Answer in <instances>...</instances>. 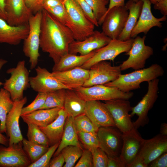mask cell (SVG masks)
<instances>
[{
	"mask_svg": "<svg viewBox=\"0 0 167 167\" xmlns=\"http://www.w3.org/2000/svg\"><path fill=\"white\" fill-rule=\"evenodd\" d=\"M75 40L71 30L44 9L42 10L40 47L49 54L54 64L68 53L69 45Z\"/></svg>",
	"mask_w": 167,
	"mask_h": 167,
	"instance_id": "cell-1",
	"label": "cell"
},
{
	"mask_svg": "<svg viewBox=\"0 0 167 167\" xmlns=\"http://www.w3.org/2000/svg\"><path fill=\"white\" fill-rule=\"evenodd\" d=\"M164 73L163 67L155 63L147 68L136 70L128 74H121L115 80L104 85L116 88L124 92H128L139 88L141 83L162 76Z\"/></svg>",
	"mask_w": 167,
	"mask_h": 167,
	"instance_id": "cell-2",
	"label": "cell"
},
{
	"mask_svg": "<svg viewBox=\"0 0 167 167\" xmlns=\"http://www.w3.org/2000/svg\"><path fill=\"white\" fill-rule=\"evenodd\" d=\"M69 18L67 27L75 40L82 41L92 34L95 26L74 0H63Z\"/></svg>",
	"mask_w": 167,
	"mask_h": 167,
	"instance_id": "cell-3",
	"label": "cell"
},
{
	"mask_svg": "<svg viewBox=\"0 0 167 167\" xmlns=\"http://www.w3.org/2000/svg\"><path fill=\"white\" fill-rule=\"evenodd\" d=\"M41 18L42 11L30 18L28 22L29 32L24 40L23 50L25 55L29 59L31 70L36 67L40 56L39 49Z\"/></svg>",
	"mask_w": 167,
	"mask_h": 167,
	"instance_id": "cell-4",
	"label": "cell"
},
{
	"mask_svg": "<svg viewBox=\"0 0 167 167\" xmlns=\"http://www.w3.org/2000/svg\"><path fill=\"white\" fill-rule=\"evenodd\" d=\"M6 73L11 76L5 80L3 88L10 93L13 101L22 99L24 91L30 86L29 72L25 66V61H19L15 67L8 69Z\"/></svg>",
	"mask_w": 167,
	"mask_h": 167,
	"instance_id": "cell-5",
	"label": "cell"
},
{
	"mask_svg": "<svg viewBox=\"0 0 167 167\" xmlns=\"http://www.w3.org/2000/svg\"><path fill=\"white\" fill-rule=\"evenodd\" d=\"M73 90L79 97L86 101H106L117 99L128 100L134 95L132 92H124L116 88L104 85H96L88 87L82 86Z\"/></svg>",
	"mask_w": 167,
	"mask_h": 167,
	"instance_id": "cell-6",
	"label": "cell"
},
{
	"mask_svg": "<svg viewBox=\"0 0 167 167\" xmlns=\"http://www.w3.org/2000/svg\"><path fill=\"white\" fill-rule=\"evenodd\" d=\"M159 82L158 78L147 82L148 90L147 93L136 105L132 107L130 114L131 117L135 114L138 116L137 120L133 123L134 127L137 129L148 123V113L158 97Z\"/></svg>",
	"mask_w": 167,
	"mask_h": 167,
	"instance_id": "cell-7",
	"label": "cell"
},
{
	"mask_svg": "<svg viewBox=\"0 0 167 167\" xmlns=\"http://www.w3.org/2000/svg\"><path fill=\"white\" fill-rule=\"evenodd\" d=\"M145 36H137L134 38L132 46L125 54L129 56L126 60L120 65L121 71L131 68L135 70L143 68L146 60L153 54V49L145 44Z\"/></svg>",
	"mask_w": 167,
	"mask_h": 167,
	"instance_id": "cell-8",
	"label": "cell"
},
{
	"mask_svg": "<svg viewBox=\"0 0 167 167\" xmlns=\"http://www.w3.org/2000/svg\"><path fill=\"white\" fill-rule=\"evenodd\" d=\"M133 41L134 39L132 38L124 41L118 39H111L107 45L96 50L93 56L80 67L89 70L92 65L101 61L109 60L114 62L119 55L129 51Z\"/></svg>",
	"mask_w": 167,
	"mask_h": 167,
	"instance_id": "cell-9",
	"label": "cell"
},
{
	"mask_svg": "<svg viewBox=\"0 0 167 167\" xmlns=\"http://www.w3.org/2000/svg\"><path fill=\"white\" fill-rule=\"evenodd\" d=\"M110 112L115 127L123 133L134 127L129 112L132 107L128 100L115 99L105 101L103 103Z\"/></svg>",
	"mask_w": 167,
	"mask_h": 167,
	"instance_id": "cell-10",
	"label": "cell"
},
{
	"mask_svg": "<svg viewBox=\"0 0 167 167\" xmlns=\"http://www.w3.org/2000/svg\"><path fill=\"white\" fill-rule=\"evenodd\" d=\"M125 6L113 7L105 15L102 32L111 39H117L125 26L129 11Z\"/></svg>",
	"mask_w": 167,
	"mask_h": 167,
	"instance_id": "cell-11",
	"label": "cell"
},
{
	"mask_svg": "<svg viewBox=\"0 0 167 167\" xmlns=\"http://www.w3.org/2000/svg\"><path fill=\"white\" fill-rule=\"evenodd\" d=\"M89 78L83 87L104 85L117 79L122 74L120 65L112 66L106 61H101L92 65L89 69Z\"/></svg>",
	"mask_w": 167,
	"mask_h": 167,
	"instance_id": "cell-12",
	"label": "cell"
},
{
	"mask_svg": "<svg viewBox=\"0 0 167 167\" xmlns=\"http://www.w3.org/2000/svg\"><path fill=\"white\" fill-rule=\"evenodd\" d=\"M5 146L0 145V167H28L31 164L22 141Z\"/></svg>",
	"mask_w": 167,
	"mask_h": 167,
	"instance_id": "cell-13",
	"label": "cell"
},
{
	"mask_svg": "<svg viewBox=\"0 0 167 167\" xmlns=\"http://www.w3.org/2000/svg\"><path fill=\"white\" fill-rule=\"evenodd\" d=\"M113 127H101L97 132L100 147L108 157L119 156L122 143V133Z\"/></svg>",
	"mask_w": 167,
	"mask_h": 167,
	"instance_id": "cell-14",
	"label": "cell"
},
{
	"mask_svg": "<svg viewBox=\"0 0 167 167\" xmlns=\"http://www.w3.org/2000/svg\"><path fill=\"white\" fill-rule=\"evenodd\" d=\"M111 39L102 32L94 30L91 35L81 41L75 40L69 45L68 53L80 55L88 54L92 51L99 49L108 44Z\"/></svg>",
	"mask_w": 167,
	"mask_h": 167,
	"instance_id": "cell-15",
	"label": "cell"
},
{
	"mask_svg": "<svg viewBox=\"0 0 167 167\" xmlns=\"http://www.w3.org/2000/svg\"><path fill=\"white\" fill-rule=\"evenodd\" d=\"M122 146L119 157L127 167L138 155L144 141L134 127L122 133Z\"/></svg>",
	"mask_w": 167,
	"mask_h": 167,
	"instance_id": "cell-16",
	"label": "cell"
},
{
	"mask_svg": "<svg viewBox=\"0 0 167 167\" xmlns=\"http://www.w3.org/2000/svg\"><path fill=\"white\" fill-rule=\"evenodd\" d=\"M27 101L26 96L14 101L13 107L8 113L6 120V134L9 138L8 145L22 141L23 139L19 126L21 110Z\"/></svg>",
	"mask_w": 167,
	"mask_h": 167,
	"instance_id": "cell-17",
	"label": "cell"
},
{
	"mask_svg": "<svg viewBox=\"0 0 167 167\" xmlns=\"http://www.w3.org/2000/svg\"><path fill=\"white\" fill-rule=\"evenodd\" d=\"M36 75L29 77L30 86L38 93L47 92L61 89H70L54 77L46 68L38 66Z\"/></svg>",
	"mask_w": 167,
	"mask_h": 167,
	"instance_id": "cell-18",
	"label": "cell"
},
{
	"mask_svg": "<svg viewBox=\"0 0 167 167\" xmlns=\"http://www.w3.org/2000/svg\"><path fill=\"white\" fill-rule=\"evenodd\" d=\"M5 9L6 21L12 26L28 24L30 18L33 15L24 0H6Z\"/></svg>",
	"mask_w": 167,
	"mask_h": 167,
	"instance_id": "cell-19",
	"label": "cell"
},
{
	"mask_svg": "<svg viewBox=\"0 0 167 167\" xmlns=\"http://www.w3.org/2000/svg\"><path fill=\"white\" fill-rule=\"evenodd\" d=\"M143 5L140 15L137 23L132 30L131 38H134L141 33L146 34L152 27H162L161 22L165 21L166 16L156 18L152 14L151 10V3L149 0H143Z\"/></svg>",
	"mask_w": 167,
	"mask_h": 167,
	"instance_id": "cell-20",
	"label": "cell"
},
{
	"mask_svg": "<svg viewBox=\"0 0 167 167\" xmlns=\"http://www.w3.org/2000/svg\"><path fill=\"white\" fill-rule=\"evenodd\" d=\"M84 113L99 128L101 127H115L109 111L103 103L99 100L87 101Z\"/></svg>",
	"mask_w": 167,
	"mask_h": 167,
	"instance_id": "cell-21",
	"label": "cell"
},
{
	"mask_svg": "<svg viewBox=\"0 0 167 167\" xmlns=\"http://www.w3.org/2000/svg\"><path fill=\"white\" fill-rule=\"evenodd\" d=\"M167 152V136L161 134L145 141L138 154L148 165L163 153Z\"/></svg>",
	"mask_w": 167,
	"mask_h": 167,
	"instance_id": "cell-22",
	"label": "cell"
},
{
	"mask_svg": "<svg viewBox=\"0 0 167 167\" xmlns=\"http://www.w3.org/2000/svg\"><path fill=\"white\" fill-rule=\"evenodd\" d=\"M53 76L70 89L83 86L89 78V70L77 67L62 71L52 72Z\"/></svg>",
	"mask_w": 167,
	"mask_h": 167,
	"instance_id": "cell-23",
	"label": "cell"
},
{
	"mask_svg": "<svg viewBox=\"0 0 167 167\" xmlns=\"http://www.w3.org/2000/svg\"><path fill=\"white\" fill-rule=\"evenodd\" d=\"M28 24L12 26L6 20L0 18V43L17 45L27 36Z\"/></svg>",
	"mask_w": 167,
	"mask_h": 167,
	"instance_id": "cell-24",
	"label": "cell"
},
{
	"mask_svg": "<svg viewBox=\"0 0 167 167\" xmlns=\"http://www.w3.org/2000/svg\"><path fill=\"white\" fill-rule=\"evenodd\" d=\"M67 117L66 113L62 108L58 112V117L54 121L46 126L39 127L47 137L50 146L60 142Z\"/></svg>",
	"mask_w": 167,
	"mask_h": 167,
	"instance_id": "cell-25",
	"label": "cell"
},
{
	"mask_svg": "<svg viewBox=\"0 0 167 167\" xmlns=\"http://www.w3.org/2000/svg\"><path fill=\"white\" fill-rule=\"evenodd\" d=\"M62 108L57 107L41 109L30 113L21 116L27 124H34L39 127H45L51 123L58 117V112Z\"/></svg>",
	"mask_w": 167,
	"mask_h": 167,
	"instance_id": "cell-26",
	"label": "cell"
},
{
	"mask_svg": "<svg viewBox=\"0 0 167 167\" xmlns=\"http://www.w3.org/2000/svg\"><path fill=\"white\" fill-rule=\"evenodd\" d=\"M143 3V0H139L137 2L129 0L125 4V6L129 11V15L125 27L117 39L124 41L131 38V32L140 16Z\"/></svg>",
	"mask_w": 167,
	"mask_h": 167,
	"instance_id": "cell-27",
	"label": "cell"
},
{
	"mask_svg": "<svg viewBox=\"0 0 167 167\" xmlns=\"http://www.w3.org/2000/svg\"><path fill=\"white\" fill-rule=\"evenodd\" d=\"M96 51L84 55L68 53L62 57L57 64H54L52 72L66 71L80 67L93 56Z\"/></svg>",
	"mask_w": 167,
	"mask_h": 167,
	"instance_id": "cell-28",
	"label": "cell"
},
{
	"mask_svg": "<svg viewBox=\"0 0 167 167\" xmlns=\"http://www.w3.org/2000/svg\"><path fill=\"white\" fill-rule=\"evenodd\" d=\"M78 132L74 123V118L67 116L66 119L63 134L54 156L59 154L65 147L70 145L81 147L78 140Z\"/></svg>",
	"mask_w": 167,
	"mask_h": 167,
	"instance_id": "cell-29",
	"label": "cell"
},
{
	"mask_svg": "<svg viewBox=\"0 0 167 167\" xmlns=\"http://www.w3.org/2000/svg\"><path fill=\"white\" fill-rule=\"evenodd\" d=\"M86 102L79 97L73 89H66L63 109L67 116L74 118L84 113Z\"/></svg>",
	"mask_w": 167,
	"mask_h": 167,
	"instance_id": "cell-30",
	"label": "cell"
},
{
	"mask_svg": "<svg viewBox=\"0 0 167 167\" xmlns=\"http://www.w3.org/2000/svg\"><path fill=\"white\" fill-rule=\"evenodd\" d=\"M13 103L9 92L4 88H1L0 90V132L2 133H6V118L13 107Z\"/></svg>",
	"mask_w": 167,
	"mask_h": 167,
	"instance_id": "cell-31",
	"label": "cell"
},
{
	"mask_svg": "<svg viewBox=\"0 0 167 167\" xmlns=\"http://www.w3.org/2000/svg\"><path fill=\"white\" fill-rule=\"evenodd\" d=\"M66 89H61L47 93L45 102L39 109L57 107L63 109Z\"/></svg>",
	"mask_w": 167,
	"mask_h": 167,
	"instance_id": "cell-32",
	"label": "cell"
},
{
	"mask_svg": "<svg viewBox=\"0 0 167 167\" xmlns=\"http://www.w3.org/2000/svg\"><path fill=\"white\" fill-rule=\"evenodd\" d=\"M23 148L31 163L39 159L48 149L49 147L41 145L25 138L22 141Z\"/></svg>",
	"mask_w": 167,
	"mask_h": 167,
	"instance_id": "cell-33",
	"label": "cell"
},
{
	"mask_svg": "<svg viewBox=\"0 0 167 167\" xmlns=\"http://www.w3.org/2000/svg\"><path fill=\"white\" fill-rule=\"evenodd\" d=\"M83 150L81 147L70 145L64 148L61 152L64 159V167H74L76 162L80 157Z\"/></svg>",
	"mask_w": 167,
	"mask_h": 167,
	"instance_id": "cell-34",
	"label": "cell"
},
{
	"mask_svg": "<svg viewBox=\"0 0 167 167\" xmlns=\"http://www.w3.org/2000/svg\"><path fill=\"white\" fill-rule=\"evenodd\" d=\"M92 10L99 25H101L107 11L109 0H85Z\"/></svg>",
	"mask_w": 167,
	"mask_h": 167,
	"instance_id": "cell-35",
	"label": "cell"
},
{
	"mask_svg": "<svg viewBox=\"0 0 167 167\" xmlns=\"http://www.w3.org/2000/svg\"><path fill=\"white\" fill-rule=\"evenodd\" d=\"M27 124V137L28 140L43 146L48 147L50 146L47 137L39 126L32 124Z\"/></svg>",
	"mask_w": 167,
	"mask_h": 167,
	"instance_id": "cell-36",
	"label": "cell"
},
{
	"mask_svg": "<svg viewBox=\"0 0 167 167\" xmlns=\"http://www.w3.org/2000/svg\"><path fill=\"white\" fill-rule=\"evenodd\" d=\"M74 123L78 133L80 132L97 133L99 129L85 113L74 117Z\"/></svg>",
	"mask_w": 167,
	"mask_h": 167,
	"instance_id": "cell-37",
	"label": "cell"
},
{
	"mask_svg": "<svg viewBox=\"0 0 167 167\" xmlns=\"http://www.w3.org/2000/svg\"><path fill=\"white\" fill-rule=\"evenodd\" d=\"M78 134V138L86 149L91 150L95 148L100 147L97 133L80 132Z\"/></svg>",
	"mask_w": 167,
	"mask_h": 167,
	"instance_id": "cell-38",
	"label": "cell"
},
{
	"mask_svg": "<svg viewBox=\"0 0 167 167\" xmlns=\"http://www.w3.org/2000/svg\"><path fill=\"white\" fill-rule=\"evenodd\" d=\"M60 142L50 146L48 150L37 161L31 163L28 167H49L51 158L57 149Z\"/></svg>",
	"mask_w": 167,
	"mask_h": 167,
	"instance_id": "cell-39",
	"label": "cell"
},
{
	"mask_svg": "<svg viewBox=\"0 0 167 167\" xmlns=\"http://www.w3.org/2000/svg\"><path fill=\"white\" fill-rule=\"evenodd\" d=\"M46 95V93H38L35 99L31 103L26 107L22 108L21 116L28 114L39 109L45 102Z\"/></svg>",
	"mask_w": 167,
	"mask_h": 167,
	"instance_id": "cell-40",
	"label": "cell"
},
{
	"mask_svg": "<svg viewBox=\"0 0 167 167\" xmlns=\"http://www.w3.org/2000/svg\"><path fill=\"white\" fill-rule=\"evenodd\" d=\"M92 153L93 167H107L108 157L105 152L98 147L90 150Z\"/></svg>",
	"mask_w": 167,
	"mask_h": 167,
	"instance_id": "cell-41",
	"label": "cell"
},
{
	"mask_svg": "<svg viewBox=\"0 0 167 167\" xmlns=\"http://www.w3.org/2000/svg\"><path fill=\"white\" fill-rule=\"evenodd\" d=\"M46 11L54 16L60 22L67 27L69 18L63 3Z\"/></svg>",
	"mask_w": 167,
	"mask_h": 167,
	"instance_id": "cell-42",
	"label": "cell"
},
{
	"mask_svg": "<svg viewBox=\"0 0 167 167\" xmlns=\"http://www.w3.org/2000/svg\"><path fill=\"white\" fill-rule=\"evenodd\" d=\"M84 13L87 18L96 26H99L90 7L85 0H74Z\"/></svg>",
	"mask_w": 167,
	"mask_h": 167,
	"instance_id": "cell-43",
	"label": "cell"
},
{
	"mask_svg": "<svg viewBox=\"0 0 167 167\" xmlns=\"http://www.w3.org/2000/svg\"><path fill=\"white\" fill-rule=\"evenodd\" d=\"M74 167H93L92 157L91 151L87 149L83 150L79 160Z\"/></svg>",
	"mask_w": 167,
	"mask_h": 167,
	"instance_id": "cell-44",
	"label": "cell"
},
{
	"mask_svg": "<svg viewBox=\"0 0 167 167\" xmlns=\"http://www.w3.org/2000/svg\"><path fill=\"white\" fill-rule=\"evenodd\" d=\"M43 0H24L27 6L31 10L33 14L41 11L43 8Z\"/></svg>",
	"mask_w": 167,
	"mask_h": 167,
	"instance_id": "cell-45",
	"label": "cell"
},
{
	"mask_svg": "<svg viewBox=\"0 0 167 167\" xmlns=\"http://www.w3.org/2000/svg\"><path fill=\"white\" fill-rule=\"evenodd\" d=\"M150 167H167V152H165L151 161L148 165Z\"/></svg>",
	"mask_w": 167,
	"mask_h": 167,
	"instance_id": "cell-46",
	"label": "cell"
},
{
	"mask_svg": "<svg viewBox=\"0 0 167 167\" xmlns=\"http://www.w3.org/2000/svg\"><path fill=\"white\" fill-rule=\"evenodd\" d=\"M50 161L49 167H62L65 162L63 156L61 152L58 155Z\"/></svg>",
	"mask_w": 167,
	"mask_h": 167,
	"instance_id": "cell-47",
	"label": "cell"
},
{
	"mask_svg": "<svg viewBox=\"0 0 167 167\" xmlns=\"http://www.w3.org/2000/svg\"><path fill=\"white\" fill-rule=\"evenodd\" d=\"M119 156L108 157L107 167H125Z\"/></svg>",
	"mask_w": 167,
	"mask_h": 167,
	"instance_id": "cell-48",
	"label": "cell"
},
{
	"mask_svg": "<svg viewBox=\"0 0 167 167\" xmlns=\"http://www.w3.org/2000/svg\"><path fill=\"white\" fill-rule=\"evenodd\" d=\"M63 0H43V9L47 10L58 5L63 3Z\"/></svg>",
	"mask_w": 167,
	"mask_h": 167,
	"instance_id": "cell-49",
	"label": "cell"
},
{
	"mask_svg": "<svg viewBox=\"0 0 167 167\" xmlns=\"http://www.w3.org/2000/svg\"><path fill=\"white\" fill-rule=\"evenodd\" d=\"M154 8L159 10L163 15H167V0H162L154 4Z\"/></svg>",
	"mask_w": 167,
	"mask_h": 167,
	"instance_id": "cell-50",
	"label": "cell"
},
{
	"mask_svg": "<svg viewBox=\"0 0 167 167\" xmlns=\"http://www.w3.org/2000/svg\"><path fill=\"white\" fill-rule=\"evenodd\" d=\"M143 160L139 155H137L127 167H147Z\"/></svg>",
	"mask_w": 167,
	"mask_h": 167,
	"instance_id": "cell-51",
	"label": "cell"
},
{
	"mask_svg": "<svg viewBox=\"0 0 167 167\" xmlns=\"http://www.w3.org/2000/svg\"><path fill=\"white\" fill-rule=\"evenodd\" d=\"M118 6H125V0H109V6L106 14L112 8Z\"/></svg>",
	"mask_w": 167,
	"mask_h": 167,
	"instance_id": "cell-52",
	"label": "cell"
},
{
	"mask_svg": "<svg viewBox=\"0 0 167 167\" xmlns=\"http://www.w3.org/2000/svg\"><path fill=\"white\" fill-rule=\"evenodd\" d=\"M6 0H0V18L6 21V17L5 9Z\"/></svg>",
	"mask_w": 167,
	"mask_h": 167,
	"instance_id": "cell-53",
	"label": "cell"
},
{
	"mask_svg": "<svg viewBox=\"0 0 167 167\" xmlns=\"http://www.w3.org/2000/svg\"><path fill=\"white\" fill-rule=\"evenodd\" d=\"M0 144L5 146L8 145L9 139L0 132Z\"/></svg>",
	"mask_w": 167,
	"mask_h": 167,
	"instance_id": "cell-54",
	"label": "cell"
},
{
	"mask_svg": "<svg viewBox=\"0 0 167 167\" xmlns=\"http://www.w3.org/2000/svg\"><path fill=\"white\" fill-rule=\"evenodd\" d=\"M160 133L161 135L167 136V124L163 123L161 124L160 127Z\"/></svg>",
	"mask_w": 167,
	"mask_h": 167,
	"instance_id": "cell-55",
	"label": "cell"
},
{
	"mask_svg": "<svg viewBox=\"0 0 167 167\" xmlns=\"http://www.w3.org/2000/svg\"><path fill=\"white\" fill-rule=\"evenodd\" d=\"M7 62V61L6 60L0 58V71L2 67L6 64ZM3 83L0 81V87L3 84Z\"/></svg>",
	"mask_w": 167,
	"mask_h": 167,
	"instance_id": "cell-56",
	"label": "cell"
},
{
	"mask_svg": "<svg viewBox=\"0 0 167 167\" xmlns=\"http://www.w3.org/2000/svg\"><path fill=\"white\" fill-rule=\"evenodd\" d=\"M151 4H154L156 3L161 1L162 0H149Z\"/></svg>",
	"mask_w": 167,
	"mask_h": 167,
	"instance_id": "cell-57",
	"label": "cell"
},
{
	"mask_svg": "<svg viewBox=\"0 0 167 167\" xmlns=\"http://www.w3.org/2000/svg\"><path fill=\"white\" fill-rule=\"evenodd\" d=\"M135 2H137L139 0H133Z\"/></svg>",
	"mask_w": 167,
	"mask_h": 167,
	"instance_id": "cell-58",
	"label": "cell"
}]
</instances>
